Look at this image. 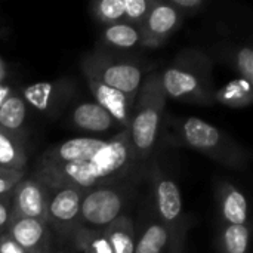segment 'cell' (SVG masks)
Wrapping results in <instances>:
<instances>
[{
	"label": "cell",
	"instance_id": "obj_13",
	"mask_svg": "<svg viewBox=\"0 0 253 253\" xmlns=\"http://www.w3.org/2000/svg\"><path fill=\"white\" fill-rule=\"evenodd\" d=\"M215 200L221 222L249 227L246 196L233 182L227 179L216 181Z\"/></svg>",
	"mask_w": 253,
	"mask_h": 253
},
{
	"label": "cell",
	"instance_id": "obj_16",
	"mask_svg": "<svg viewBox=\"0 0 253 253\" xmlns=\"http://www.w3.org/2000/svg\"><path fill=\"white\" fill-rule=\"evenodd\" d=\"M101 40L107 46L105 49L119 52V53L132 52L139 47H144L141 27L127 21L102 25Z\"/></svg>",
	"mask_w": 253,
	"mask_h": 253
},
{
	"label": "cell",
	"instance_id": "obj_32",
	"mask_svg": "<svg viewBox=\"0 0 253 253\" xmlns=\"http://www.w3.org/2000/svg\"><path fill=\"white\" fill-rule=\"evenodd\" d=\"M12 93H13V92H12L10 86H7V84H4V83H0V107H1V104L7 99V96L12 95Z\"/></svg>",
	"mask_w": 253,
	"mask_h": 253
},
{
	"label": "cell",
	"instance_id": "obj_3",
	"mask_svg": "<svg viewBox=\"0 0 253 253\" xmlns=\"http://www.w3.org/2000/svg\"><path fill=\"white\" fill-rule=\"evenodd\" d=\"M166 101L168 98L162 87L160 73L153 71L145 76L133 104L127 127L130 147L139 163L147 162L157 145Z\"/></svg>",
	"mask_w": 253,
	"mask_h": 253
},
{
	"label": "cell",
	"instance_id": "obj_12",
	"mask_svg": "<svg viewBox=\"0 0 253 253\" xmlns=\"http://www.w3.org/2000/svg\"><path fill=\"white\" fill-rule=\"evenodd\" d=\"M9 237L27 253H55L58 240L43 219H12Z\"/></svg>",
	"mask_w": 253,
	"mask_h": 253
},
{
	"label": "cell",
	"instance_id": "obj_2",
	"mask_svg": "<svg viewBox=\"0 0 253 253\" xmlns=\"http://www.w3.org/2000/svg\"><path fill=\"white\" fill-rule=\"evenodd\" d=\"M212 59L200 49H182L173 61L160 73L166 98L199 104H215V86L212 77Z\"/></svg>",
	"mask_w": 253,
	"mask_h": 253
},
{
	"label": "cell",
	"instance_id": "obj_17",
	"mask_svg": "<svg viewBox=\"0 0 253 253\" xmlns=\"http://www.w3.org/2000/svg\"><path fill=\"white\" fill-rule=\"evenodd\" d=\"M173 239H176V236H173L172 231L159 219H154L145 225L136 239L133 253H165Z\"/></svg>",
	"mask_w": 253,
	"mask_h": 253
},
{
	"label": "cell",
	"instance_id": "obj_14",
	"mask_svg": "<svg viewBox=\"0 0 253 253\" xmlns=\"http://www.w3.org/2000/svg\"><path fill=\"white\" fill-rule=\"evenodd\" d=\"M87 82V86L95 98V102L101 105L111 117L113 120L120 126V129L127 130L132 111H133V102L129 101L122 92L95 80L90 77H84Z\"/></svg>",
	"mask_w": 253,
	"mask_h": 253
},
{
	"label": "cell",
	"instance_id": "obj_23",
	"mask_svg": "<svg viewBox=\"0 0 253 253\" xmlns=\"http://www.w3.org/2000/svg\"><path fill=\"white\" fill-rule=\"evenodd\" d=\"M252 84L251 82L237 77L215 92V102L230 108H246L253 101Z\"/></svg>",
	"mask_w": 253,
	"mask_h": 253
},
{
	"label": "cell",
	"instance_id": "obj_6",
	"mask_svg": "<svg viewBox=\"0 0 253 253\" xmlns=\"http://www.w3.org/2000/svg\"><path fill=\"white\" fill-rule=\"evenodd\" d=\"M133 190L132 178L84 191L80 208V227L99 231L105 230L116 219L126 215Z\"/></svg>",
	"mask_w": 253,
	"mask_h": 253
},
{
	"label": "cell",
	"instance_id": "obj_24",
	"mask_svg": "<svg viewBox=\"0 0 253 253\" xmlns=\"http://www.w3.org/2000/svg\"><path fill=\"white\" fill-rule=\"evenodd\" d=\"M90 10L102 25L125 21V0H96L90 4Z\"/></svg>",
	"mask_w": 253,
	"mask_h": 253
},
{
	"label": "cell",
	"instance_id": "obj_21",
	"mask_svg": "<svg viewBox=\"0 0 253 253\" xmlns=\"http://www.w3.org/2000/svg\"><path fill=\"white\" fill-rule=\"evenodd\" d=\"M61 245L68 246L76 253H111L104 230L99 231L80 227L67 240L61 242Z\"/></svg>",
	"mask_w": 253,
	"mask_h": 253
},
{
	"label": "cell",
	"instance_id": "obj_34",
	"mask_svg": "<svg viewBox=\"0 0 253 253\" xmlns=\"http://www.w3.org/2000/svg\"><path fill=\"white\" fill-rule=\"evenodd\" d=\"M55 253H76L73 249H70L68 246H65V245H61V243H58V249H56V252Z\"/></svg>",
	"mask_w": 253,
	"mask_h": 253
},
{
	"label": "cell",
	"instance_id": "obj_15",
	"mask_svg": "<svg viewBox=\"0 0 253 253\" xmlns=\"http://www.w3.org/2000/svg\"><path fill=\"white\" fill-rule=\"evenodd\" d=\"M71 123L79 130L87 133L86 136L105 135L111 130L120 132V126L113 120V117L95 101H84L74 107L71 113Z\"/></svg>",
	"mask_w": 253,
	"mask_h": 253
},
{
	"label": "cell",
	"instance_id": "obj_11",
	"mask_svg": "<svg viewBox=\"0 0 253 253\" xmlns=\"http://www.w3.org/2000/svg\"><path fill=\"white\" fill-rule=\"evenodd\" d=\"M74 93V84L64 80L53 82H37L22 89L21 98L25 101L27 107L34 108L39 113L55 116L58 114Z\"/></svg>",
	"mask_w": 253,
	"mask_h": 253
},
{
	"label": "cell",
	"instance_id": "obj_19",
	"mask_svg": "<svg viewBox=\"0 0 253 253\" xmlns=\"http://www.w3.org/2000/svg\"><path fill=\"white\" fill-rule=\"evenodd\" d=\"M104 234L108 240L111 253H133L135 251V225L129 215H123L110 224Z\"/></svg>",
	"mask_w": 253,
	"mask_h": 253
},
{
	"label": "cell",
	"instance_id": "obj_28",
	"mask_svg": "<svg viewBox=\"0 0 253 253\" xmlns=\"http://www.w3.org/2000/svg\"><path fill=\"white\" fill-rule=\"evenodd\" d=\"M176 10H179L184 16L187 13H196L206 6L205 0H168Z\"/></svg>",
	"mask_w": 253,
	"mask_h": 253
},
{
	"label": "cell",
	"instance_id": "obj_27",
	"mask_svg": "<svg viewBox=\"0 0 253 253\" xmlns=\"http://www.w3.org/2000/svg\"><path fill=\"white\" fill-rule=\"evenodd\" d=\"M10 199H12V190L3 196H0V237L7 234V230H9V225L12 221Z\"/></svg>",
	"mask_w": 253,
	"mask_h": 253
},
{
	"label": "cell",
	"instance_id": "obj_33",
	"mask_svg": "<svg viewBox=\"0 0 253 253\" xmlns=\"http://www.w3.org/2000/svg\"><path fill=\"white\" fill-rule=\"evenodd\" d=\"M6 76H7V70H6V64L3 62V59L0 58V83H3L4 82V79H6Z\"/></svg>",
	"mask_w": 253,
	"mask_h": 253
},
{
	"label": "cell",
	"instance_id": "obj_30",
	"mask_svg": "<svg viewBox=\"0 0 253 253\" xmlns=\"http://www.w3.org/2000/svg\"><path fill=\"white\" fill-rule=\"evenodd\" d=\"M0 253H27L21 249L10 237L9 234H4L0 237Z\"/></svg>",
	"mask_w": 253,
	"mask_h": 253
},
{
	"label": "cell",
	"instance_id": "obj_29",
	"mask_svg": "<svg viewBox=\"0 0 253 253\" xmlns=\"http://www.w3.org/2000/svg\"><path fill=\"white\" fill-rule=\"evenodd\" d=\"M24 176L25 172H10L6 175H0V196L9 193Z\"/></svg>",
	"mask_w": 253,
	"mask_h": 253
},
{
	"label": "cell",
	"instance_id": "obj_4",
	"mask_svg": "<svg viewBox=\"0 0 253 253\" xmlns=\"http://www.w3.org/2000/svg\"><path fill=\"white\" fill-rule=\"evenodd\" d=\"M175 132L182 145L225 168L242 170L248 165V151L224 130L200 117H187L178 120Z\"/></svg>",
	"mask_w": 253,
	"mask_h": 253
},
{
	"label": "cell",
	"instance_id": "obj_22",
	"mask_svg": "<svg viewBox=\"0 0 253 253\" xmlns=\"http://www.w3.org/2000/svg\"><path fill=\"white\" fill-rule=\"evenodd\" d=\"M251 228L246 225L218 224V249L219 253H249Z\"/></svg>",
	"mask_w": 253,
	"mask_h": 253
},
{
	"label": "cell",
	"instance_id": "obj_7",
	"mask_svg": "<svg viewBox=\"0 0 253 253\" xmlns=\"http://www.w3.org/2000/svg\"><path fill=\"white\" fill-rule=\"evenodd\" d=\"M148 178L153 205L156 211V219L166 225L173 236L187 237L190 225L184 212L182 194L179 187L157 165H153L150 168Z\"/></svg>",
	"mask_w": 253,
	"mask_h": 253
},
{
	"label": "cell",
	"instance_id": "obj_26",
	"mask_svg": "<svg viewBox=\"0 0 253 253\" xmlns=\"http://www.w3.org/2000/svg\"><path fill=\"white\" fill-rule=\"evenodd\" d=\"M236 68L239 71V77L253 83V49L251 46H242L236 52Z\"/></svg>",
	"mask_w": 253,
	"mask_h": 253
},
{
	"label": "cell",
	"instance_id": "obj_10",
	"mask_svg": "<svg viewBox=\"0 0 253 253\" xmlns=\"http://www.w3.org/2000/svg\"><path fill=\"white\" fill-rule=\"evenodd\" d=\"M184 15L168 0H154L150 12L141 24L144 47H160L182 25Z\"/></svg>",
	"mask_w": 253,
	"mask_h": 253
},
{
	"label": "cell",
	"instance_id": "obj_8",
	"mask_svg": "<svg viewBox=\"0 0 253 253\" xmlns=\"http://www.w3.org/2000/svg\"><path fill=\"white\" fill-rule=\"evenodd\" d=\"M84 191L74 187L49 188L46 224L53 231L58 243L67 240L77 228H80V208Z\"/></svg>",
	"mask_w": 253,
	"mask_h": 253
},
{
	"label": "cell",
	"instance_id": "obj_31",
	"mask_svg": "<svg viewBox=\"0 0 253 253\" xmlns=\"http://www.w3.org/2000/svg\"><path fill=\"white\" fill-rule=\"evenodd\" d=\"M184 249H185V239L176 237L172 240L170 246L168 248V251L165 253H184Z\"/></svg>",
	"mask_w": 253,
	"mask_h": 253
},
{
	"label": "cell",
	"instance_id": "obj_5",
	"mask_svg": "<svg viewBox=\"0 0 253 253\" xmlns=\"http://www.w3.org/2000/svg\"><path fill=\"white\" fill-rule=\"evenodd\" d=\"M80 65L84 77L95 79L122 92L135 104L145 79V70L141 62L123 53L96 47L83 56Z\"/></svg>",
	"mask_w": 253,
	"mask_h": 253
},
{
	"label": "cell",
	"instance_id": "obj_1",
	"mask_svg": "<svg viewBox=\"0 0 253 253\" xmlns=\"http://www.w3.org/2000/svg\"><path fill=\"white\" fill-rule=\"evenodd\" d=\"M139 165L130 147L127 130H120L110 136L107 145L98 153L68 163L37 165L33 176L49 188L67 185L87 191L104 184L135 178Z\"/></svg>",
	"mask_w": 253,
	"mask_h": 253
},
{
	"label": "cell",
	"instance_id": "obj_18",
	"mask_svg": "<svg viewBox=\"0 0 253 253\" xmlns=\"http://www.w3.org/2000/svg\"><path fill=\"white\" fill-rule=\"evenodd\" d=\"M25 166L24 136L12 135L0 129V168L9 172H25Z\"/></svg>",
	"mask_w": 253,
	"mask_h": 253
},
{
	"label": "cell",
	"instance_id": "obj_25",
	"mask_svg": "<svg viewBox=\"0 0 253 253\" xmlns=\"http://www.w3.org/2000/svg\"><path fill=\"white\" fill-rule=\"evenodd\" d=\"M153 1L154 0H125V21L141 27Z\"/></svg>",
	"mask_w": 253,
	"mask_h": 253
},
{
	"label": "cell",
	"instance_id": "obj_35",
	"mask_svg": "<svg viewBox=\"0 0 253 253\" xmlns=\"http://www.w3.org/2000/svg\"><path fill=\"white\" fill-rule=\"evenodd\" d=\"M6 173H10V172H9V170H4V169H1V168H0V175H6Z\"/></svg>",
	"mask_w": 253,
	"mask_h": 253
},
{
	"label": "cell",
	"instance_id": "obj_20",
	"mask_svg": "<svg viewBox=\"0 0 253 253\" xmlns=\"http://www.w3.org/2000/svg\"><path fill=\"white\" fill-rule=\"evenodd\" d=\"M27 104L18 93H12L0 107V129L24 136V123L27 119Z\"/></svg>",
	"mask_w": 253,
	"mask_h": 253
},
{
	"label": "cell",
	"instance_id": "obj_9",
	"mask_svg": "<svg viewBox=\"0 0 253 253\" xmlns=\"http://www.w3.org/2000/svg\"><path fill=\"white\" fill-rule=\"evenodd\" d=\"M49 187L36 176H24L13 188L10 199L12 219H43L46 218Z\"/></svg>",
	"mask_w": 253,
	"mask_h": 253
}]
</instances>
